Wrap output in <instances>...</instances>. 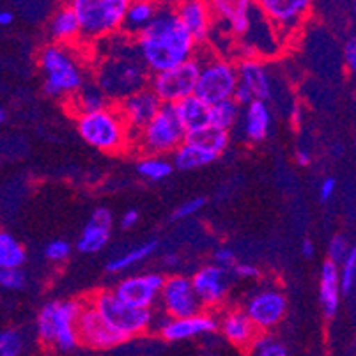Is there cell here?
<instances>
[{
  "instance_id": "6da1fadb",
  "label": "cell",
  "mask_w": 356,
  "mask_h": 356,
  "mask_svg": "<svg viewBox=\"0 0 356 356\" xmlns=\"http://www.w3.org/2000/svg\"><path fill=\"white\" fill-rule=\"evenodd\" d=\"M138 55L149 74L161 73L193 59L199 50L192 35L177 20L174 4H161L154 20L135 38Z\"/></svg>"
},
{
  "instance_id": "7a4b0ae2",
  "label": "cell",
  "mask_w": 356,
  "mask_h": 356,
  "mask_svg": "<svg viewBox=\"0 0 356 356\" xmlns=\"http://www.w3.org/2000/svg\"><path fill=\"white\" fill-rule=\"evenodd\" d=\"M99 43L105 44L106 51L96 64L92 82L99 87L110 105H118L129 95L147 87L151 74L142 63L135 40L118 32Z\"/></svg>"
},
{
  "instance_id": "3957f363",
  "label": "cell",
  "mask_w": 356,
  "mask_h": 356,
  "mask_svg": "<svg viewBox=\"0 0 356 356\" xmlns=\"http://www.w3.org/2000/svg\"><path fill=\"white\" fill-rule=\"evenodd\" d=\"M38 64L44 76V95L51 98L67 99L87 82L86 70L76 55V47L59 43L44 44L38 55Z\"/></svg>"
},
{
  "instance_id": "277c9868",
  "label": "cell",
  "mask_w": 356,
  "mask_h": 356,
  "mask_svg": "<svg viewBox=\"0 0 356 356\" xmlns=\"http://www.w3.org/2000/svg\"><path fill=\"white\" fill-rule=\"evenodd\" d=\"M82 309L83 300H57L43 305L35 319L38 341L44 348H55L63 353L73 351L79 346L76 319Z\"/></svg>"
},
{
  "instance_id": "5b68a950",
  "label": "cell",
  "mask_w": 356,
  "mask_h": 356,
  "mask_svg": "<svg viewBox=\"0 0 356 356\" xmlns=\"http://www.w3.org/2000/svg\"><path fill=\"white\" fill-rule=\"evenodd\" d=\"M76 129L86 144L102 153L115 154L131 149V131L115 105L76 118Z\"/></svg>"
},
{
  "instance_id": "8992f818",
  "label": "cell",
  "mask_w": 356,
  "mask_h": 356,
  "mask_svg": "<svg viewBox=\"0 0 356 356\" xmlns=\"http://www.w3.org/2000/svg\"><path fill=\"white\" fill-rule=\"evenodd\" d=\"M86 300L99 314L103 323L119 339H122V342L131 341L135 337L147 333L154 323L153 310L134 309V307L126 305L112 291L102 289L98 293L90 294Z\"/></svg>"
},
{
  "instance_id": "52a82bcc",
  "label": "cell",
  "mask_w": 356,
  "mask_h": 356,
  "mask_svg": "<svg viewBox=\"0 0 356 356\" xmlns=\"http://www.w3.org/2000/svg\"><path fill=\"white\" fill-rule=\"evenodd\" d=\"M186 138L183 124L177 119L172 105H161L144 128L131 135V149L142 156H161L172 154Z\"/></svg>"
},
{
  "instance_id": "ba28073f",
  "label": "cell",
  "mask_w": 356,
  "mask_h": 356,
  "mask_svg": "<svg viewBox=\"0 0 356 356\" xmlns=\"http://www.w3.org/2000/svg\"><path fill=\"white\" fill-rule=\"evenodd\" d=\"M129 0H73L80 41H102L121 32Z\"/></svg>"
},
{
  "instance_id": "9c48e42d",
  "label": "cell",
  "mask_w": 356,
  "mask_h": 356,
  "mask_svg": "<svg viewBox=\"0 0 356 356\" xmlns=\"http://www.w3.org/2000/svg\"><path fill=\"white\" fill-rule=\"evenodd\" d=\"M197 59L200 63V71L193 96L209 106L232 98V92L238 87L234 60L222 57L213 50H206L204 47L197 50Z\"/></svg>"
},
{
  "instance_id": "30bf717a",
  "label": "cell",
  "mask_w": 356,
  "mask_h": 356,
  "mask_svg": "<svg viewBox=\"0 0 356 356\" xmlns=\"http://www.w3.org/2000/svg\"><path fill=\"white\" fill-rule=\"evenodd\" d=\"M199 71L200 63L195 54L193 59L186 60L179 66L151 74L147 87L156 95L161 105H176L181 99L193 96Z\"/></svg>"
},
{
  "instance_id": "8fae6325",
  "label": "cell",
  "mask_w": 356,
  "mask_h": 356,
  "mask_svg": "<svg viewBox=\"0 0 356 356\" xmlns=\"http://www.w3.org/2000/svg\"><path fill=\"white\" fill-rule=\"evenodd\" d=\"M243 312L254 323L259 333H268L277 328L287 314V298L280 289L268 287L252 294Z\"/></svg>"
},
{
  "instance_id": "7c38bea8",
  "label": "cell",
  "mask_w": 356,
  "mask_h": 356,
  "mask_svg": "<svg viewBox=\"0 0 356 356\" xmlns=\"http://www.w3.org/2000/svg\"><path fill=\"white\" fill-rule=\"evenodd\" d=\"M158 303H160L161 310H163L168 319L192 317L204 310L195 291H193L192 280H190V277H184V275L165 277Z\"/></svg>"
},
{
  "instance_id": "4fadbf2b",
  "label": "cell",
  "mask_w": 356,
  "mask_h": 356,
  "mask_svg": "<svg viewBox=\"0 0 356 356\" xmlns=\"http://www.w3.org/2000/svg\"><path fill=\"white\" fill-rule=\"evenodd\" d=\"M165 277L161 273H142L128 277L115 286L112 293L134 309L153 310L158 305Z\"/></svg>"
},
{
  "instance_id": "5bb4252c",
  "label": "cell",
  "mask_w": 356,
  "mask_h": 356,
  "mask_svg": "<svg viewBox=\"0 0 356 356\" xmlns=\"http://www.w3.org/2000/svg\"><path fill=\"white\" fill-rule=\"evenodd\" d=\"M190 280H192L193 291L199 298L200 305L202 309H208V312L220 309L227 300L229 287H231V271L209 264L197 270Z\"/></svg>"
},
{
  "instance_id": "9a60e30c",
  "label": "cell",
  "mask_w": 356,
  "mask_h": 356,
  "mask_svg": "<svg viewBox=\"0 0 356 356\" xmlns=\"http://www.w3.org/2000/svg\"><path fill=\"white\" fill-rule=\"evenodd\" d=\"M76 335H79V344L89 349H96V351H106V349L118 348L122 344V339H119L103 323L99 314L92 309V305L86 298H83L82 312L76 319Z\"/></svg>"
},
{
  "instance_id": "2e32d148",
  "label": "cell",
  "mask_w": 356,
  "mask_h": 356,
  "mask_svg": "<svg viewBox=\"0 0 356 356\" xmlns=\"http://www.w3.org/2000/svg\"><path fill=\"white\" fill-rule=\"evenodd\" d=\"M255 6L275 31L286 35L303 24L312 9V2L309 0H261L255 2Z\"/></svg>"
},
{
  "instance_id": "e0dca14e",
  "label": "cell",
  "mask_w": 356,
  "mask_h": 356,
  "mask_svg": "<svg viewBox=\"0 0 356 356\" xmlns=\"http://www.w3.org/2000/svg\"><path fill=\"white\" fill-rule=\"evenodd\" d=\"M218 330V317L213 312H199L192 317H181V319H167L158 326L160 337L167 342L192 341L200 335H208Z\"/></svg>"
},
{
  "instance_id": "ac0fdd59",
  "label": "cell",
  "mask_w": 356,
  "mask_h": 356,
  "mask_svg": "<svg viewBox=\"0 0 356 356\" xmlns=\"http://www.w3.org/2000/svg\"><path fill=\"white\" fill-rule=\"evenodd\" d=\"M115 106H118L119 114L124 119L126 126L134 135L158 114V110L161 108V102L156 98L153 90L149 87H144V89L137 90L122 102H119Z\"/></svg>"
},
{
  "instance_id": "d6986e66",
  "label": "cell",
  "mask_w": 356,
  "mask_h": 356,
  "mask_svg": "<svg viewBox=\"0 0 356 356\" xmlns=\"http://www.w3.org/2000/svg\"><path fill=\"white\" fill-rule=\"evenodd\" d=\"M174 11H176L177 20L195 40V43L199 47H204V43L208 41L209 34H211L213 25H215V16H213L209 2L186 0V2L174 4Z\"/></svg>"
},
{
  "instance_id": "ffe728a7",
  "label": "cell",
  "mask_w": 356,
  "mask_h": 356,
  "mask_svg": "<svg viewBox=\"0 0 356 356\" xmlns=\"http://www.w3.org/2000/svg\"><path fill=\"white\" fill-rule=\"evenodd\" d=\"M211 6L215 24L227 27L232 35L243 38L250 29L252 11H254V2L248 0H215L209 2Z\"/></svg>"
},
{
  "instance_id": "44dd1931",
  "label": "cell",
  "mask_w": 356,
  "mask_h": 356,
  "mask_svg": "<svg viewBox=\"0 0 356 356\" xmlns=\"http://www.w3.org/2000/svg\"><path fill=\"white\" fill-rule=\"evenodd\" d=\"M112 223H114V216H112L110 209L96 208L92 215H90V218L87 220L80 238L76 239V245H74L76 250L82 252V254L102 252L110 239Z\"/></svg>"
},
{
  "instance_id": "7402d4cb",
  "label": "cell",
  "mask_w": 356,
  "mask_h": 356,
  "mask_svg": "<svg viewBox=\"0 0 356 356\" xmlns=\"http://www.w3.org/2000/svg\"><path fill=\"white\" fill-rule=\"evenodd\" d=\"M218 330L223 339L238 349H250L259 332L243 309L223 310L218 317Z\"/></svg>"
},
{
  "instance_id": "603a6c76",
  "label": "cell",
  "mask_w": 356,
  "mask_h": 356,
  "mask_svg": "<svg viewBox=\"0 0 356 356\" xmlns=\"http://www.w3.org/2000/svg\"><path fill=\"white\" fill-rule=\"evenodd\" d=\"M236 64L238 83L250 90L255 102H264L271 98V79L266 66L259 57H241Z\"/></svg>"
},
{
  "instance_id": "cb8c5ba5",
  "label": "cell",
  "mask_w": 356,
  "mask_h": 356,
  "mask_svg": "<svg viewBox=\"0 0 356 356\" xmlns=\"http://www.w3.org/2000/svg\"><path fill=\"white\" fill-rule=\"evenodd\" d=\"M48 32H50L51 40H54L51 43L76 47V43L80 41V25L70 4L60 6L51 15L50 24H48Z\"/></svg>"
},
{
  "instance_id": "d4e9b609",
  "label": "cell",
  "mask_w": 356,
  "mask_h": 356,
  "mask_svg": "<svg viewBox=\"0 0 356 356\" xmlns=\"http://www.w3.org/2000/svg\"><path fill=\"white\" fill-rule=\"evenodd\" d=\"M271 128V112L268 103L252 102L243 112V135L252 144H259L268 137Z\"/></svg>"
},
{
  "instance_id": "484cf974",
  "label": "cell",
  "mask_w": 356,
  "mask_h": 356,
  "mask_svg": "<svg viewBox=\"0 0 356 356\" xmlns=\"http://www.w3.org/2000/svg\"><path fill=\"white\" fill-rule=\"evenodd\" d=\"M341 286H339V266L326 261L319 273V302L326 317H335L341 307Z\"/></svg>"
},
{
  "instance_id": "4316f807",
  "label": "cell",
  "mask_w": 356,
  "mask_h": 356,
  "mask_svg": "<svg viewBox=\"0 0 356 356\" xmlns=\"http://www.w3.org/2000/svg\"><path fill=\"white\" fill-rule=\"evenodd\" d=\"M160 2H149V0H134L128 2L124 20H122L121 32L131 40H135L156 16Z\"/></svg>"
},
{
  "instance_id": "83f0119b",
  "label": "cell",
  "mask_w": 356,
  "mask_h": 356,
  "mask_svg": "<svg viewBox=\"0 0 356 356\" xmlns=\"http://www.w3.org/2000/svg\"><path fill=\"white\" fill-rule=\"evenodd\" d=\"M108 99L105 98L99 87L96 86L92 80L86 82L80 87L73 96L66 99V106L74 118H80L83 114H90V112H96V110H102L105 106H108Z\"/></svg>"
},
{
  "instance_id": "f1b7e54d",
  "label": "cell",
  "mask_w": 356,
  "mask_h": 356,
  "mask_svg": "<svg viewBox=\"0 0 356 356\" xmlns=\"http://www.w3.org/2000/svg\"><path fill=\"white\" fill-rule=\"evenodd\" d=\"M172 106L177 119H179V122L183 124L186 134L195 131V129H200L204 128V126L209 124V105L200 102V99L195 98V96L181 99L179 103H176V105Z\"/></svg>"
},
{
  "instance_id": "f546056e",
  "label": "cell",
  "mask_w": 356,
  "mask_h": 356,
  "mask_svg": "<svg viewBox=\"0 0 356 356\" xmlns=\"http://www.w3.org/2000/svg\"><path fill=\"white\" fill-rule=\"evenodd\" d=\"M184 140L218 158L220 154L225 153V149L229 147L231 135H229V131H223V129H218L215 128V126L208 124L204 126V128L186 134V138H184Z\"/></svg>"
},
{
  "instance_id": "4dcf8cb0",
  "label": "cell",
  "mask_w": 356,
  "mask_h": 356,
  "mask_svg": "<svg viewBox=\"0 0 356 356\" xmlns=\"http://www.w3.org/2000/svg\"><path fill=\"white\" fill-rule=\"evenodd\" d=\"M215 160L216 156L184 140L172 153V161L170 163L177 170H195V168H202L206 165L213 163Z\"/></svg>"
},
{
  "instance_id": "1f68e13d",
  "label": "cell",
  "mask_w": 356,
  "mask_h": 356,
  "mask_svg": "<svg viewBox=\"0 0 356 356\" xmlns=\"http://www.w3.org/2000/svg\"><path fill=\"white\" fill-rule=\"evenodd\" d=\"M27 261L25 247L13 234L0 231V270L22 268Z\"/></svg>"
},
{
  "instance_id": "d6a6232c",
  "label": "cell",
  "mask_w": 356,
  "mask_h": 356,
  "mask_svg": "<svg viewBox=\"0 0 356 356\" xmlns=\"http://www.w3.org/2000/svg\"><path fill=\"white\" fill-rule=\"evenodd\" d=\"M156 248H158V239H151V241L142 243V245H138V247L126 252L124 255H119V257L112 259V261L106 264V271H108V273H121V271L128 270V268L135 266V264L142 262L144 259H147L149 255L156 250Z\"/></svg>"
},
{
  "instance_id": "836d02e7",
  "label": "cell",
  "mask_w": 356,
  "mask_h": 356,
  "mask_svg": "<svg viewBox=\"0 0 356 356\" xmlns=\"http://www.w3.org/2000/svg\"><path fill=\"white\" fill-rule=\"evenodd\" d=\"M239 115H241V108L232 102V98L223 99L209 106V126L231 131L238 124Z\"/></svg>"
},
{
  "instance_id": "e575fe53",
  "label": "cell",
  "mask_w": 356,
  "mask_h": 356,
  "mask_svg": "<svg viewBox=\"0 0 356 356\" xmlns=\"http://www.w3.org/2000/svg\"><path fill=\"white\" fill-rule=\"evenodd\" d=\"M174 167L170 160L161 156H142L137 161V172L147 181H161L172 174Z\"/></svg>"
},
{
  "instance_id": "d590c367",
  "label": "cell",
  "mask_w": 356,
  "mask_h": 356,
  "mask_svg": "<svg viewBox=\"0 0 356 356\" xmlns=\"http://www.w3.org/2000/svg\"><path fill=\"white\" fill-rule=\"evenodd\" d=\"M355 284H356V250L349 252L346 261L339 266V286H341L342 296H353L355 293Z\"/></svg>"
},
{
  "instance_id": "8d00e7d4",
  "label": "cell",
  "mask_w": 356,
  "mask_h": 356,
  "mask_svg": "<svg viewBox=\"0 0 356 356\" xmlns=\"http://www.w3.org/2000/svg\"><path fill=\"white\" fill-rule=\"evenodd\" d=\"M25 351V337L20 330H0V356H22Z\"/></svg>"
},
{
  "instance_id": "74e56055",
  "label": "cell",
  "mask_w": 356,
  "mask_h": 356,
  "mask_svg": "<svg viewBox=\"0 0 356 356\" xmlns=\"http://www.w3.org/2000/svg\"><path fill=\"white\" fill-rule=\"evenodd\" d=\"M250 349L255 356H287L286 346L277 341L271 333H259Z\"/></svg>"
},
{
  "instance_id": "f35d334b",
  "label": "cell",
  "mask_w": 356,
  "mask_h": 356,
  "mask_svg": "<svg viewBox=\"0 0 356 356\" xmlns=\"http://www.w3.org/2000/svg\"><path fill=\"white\" fill-rule=\"evenodd\" d=\"M351 250V243L344 234L333 236L328 243V262H332L335 266H341Z\"/></svg>"
},
{
  "instance_id": "ab89813d",
  "label": "cell",
  "mask_w": 356,
  "mask_h": 356,
  "mask_svg": "<svg viewBox=\"0 0 356 356\" xmlns=\"http://www.w3.org/2000/svg\"><path fill=\"white\" fill-rule=\"evenodd\" d=\"M27 284V275L22 268H6L0 270V287L11 291L24 289Z\"/></svg>"
},
{
  "instance_id": "60d3db41",
  "label": "cell",
  "mask_w": 356,
  "mask_h": 356,
  "mask_svg": "<svg viewBox=\"0 0 356 356\" xmlns=\"http://www.w3.org/2000/svg\"><path fill=\"white\" fill-rule=\"evenodd\" d=\"M73 247L66 239H54L44 247V257L51 262H64L70 259Z\"/></svg>"
},
{
  "instance_id": "b9f144b4",
  "label": "cell",
  "mask_w": 356,
  "mask_h": 356,
  "mask_svg": "<svg viewBox=\"0 0 356 356\" xmlns=\"http://www.w3.org/2000/svg\"><path fill=\"white\" fill-rule=\"evenodd\" d=\"M208 200L204 199V197H195V199H190L186 202H183L177 209H174L172 213V220H183V218H188V216L195 215L199 213L200 209L206 206Z\"/></svg>"
},
{
  "instance_id": "7bdbcfd3",
  "label": "cell",
  "mask_w": 356,
  "mask_h": 356,
  "mask_svg": "<svg viewBox=\"0 0 356 356\" xmlns=\"http://www.w3.org/2000/svg\"><path fill=\"white\" fill-rule=\"evenodd\" d=\"M213 264L225 271H232V268L238 264V255L232 248L229 247H222V248H216L215 254H213Z\"/></svg>"
},
{
  "instance_id": "ee69618b",
  "label": "cell",
  "mask_w": 356,
  "mask_h": 356,
  "mask_svg": "<svg viewBox=\"0 0 356 356\" xmlns=\"http://www.w3.org/2000/svg\"><path fill=\"white\" fill-rule=\"evenodd\" d=\"M231 275H236V277L243 278V280H255V278L261 277V270H259L255 264H248V262H238V264L232 268Z\"/></svg>"
},
{
  "instance_id": "f6af8a7d",
  "label": "cell",
  "mask_w": 356,
  "mask_h": 356,
  "mask_svg": "<svg viewBox=\"0 0 356 356\" xmlns=\"http://www.w3.org/2000/svg\"><path fill=\"white\" fill-rule=\"evenodd\" d=\"M232 102H234L239 108H245V106H248L252 102H255V99L254 96L250 95V90L245 89V87L238 83V87H236L234 92H232Z\"/></svg>"
},
{
  "instance_id": "bcb514c9",
  "label": "cell",
  "mask_w": 356,
  "mask_h": 356,
  "mask_svg": "<svg viewBox=\"0 0 356 356\" xmlns=\"http://www.w3.org/2000/svg\"><path fill=\"white\" fill-rule=\"evenodd\" d=\"M344 63H346V66H348L349 71L356 70V41H355V38L348 40V43H346Z\"/></svg>"
},
{
  "instance_id": "7dc6e473",
  "label": "cell",
  "mask_w": 356,
  "mask_h": 356,
  "mask_svg": "<svg viewBox=\"0 0 356 356\" xmlns=\"http://www.w3.org/2000/svg\"><path fill=\"white\" fill-rule=\"evenodd\" d=\"M337 190V179L335 177H325V181L319 186V197H321L323 202H328L330 199L333 197Z\"/></svg>"
},
{
  "instance_id": "c3c4849f",
  "label": "cell",
  "mask_w": 356,
  "mask_h": 356,
  "mask_svg": "<svg viewBox=\"0 0 356 356\" xmlns=\"http://www.w3.org/2000/svg\"><path fill=\"white\" fill-rule=\"evenodd\" d=\"M140 220V215H138L137 209H128V211L122 213L121 216V227L122 229H134L135 225Z\"/></svg>"
},
{
  "instance_id": "681fc988",
  "label": "cell",
  "mask_w": 356,
  "mask_h": 356,
  "mask_svg": "<svg viewBox=\"0 0 356 356\" xmlns=\"http://www.w3.org/2000/svg\"><path fill=\"white\" fill-rule=\"evenodd\" d=\"M294 161H296L300 167H309L312 163V154L307 151V149H298L296 153H294Z\"/></svg>"
},
{
  "instance_id": "f907efd6",
  "label": "cell",
  "mask_w": 356,
  "mask_h": 356,
  "mask_svg": "<svg viewBox=\"0 0 356 356\" xmlns=\"http://www.w3.org/2000/svg\"><path fill=\"white\" fill-rule=\"evenodd\" d=\"M302 254L305 259H312L314 254H316V245L310 239H303L302 243Z\"/></svg>"
},
{
  "instance_id": "816d5d0a",
  "label": "cell",
  "mask_w": 356,
  "mask_h": 356,
  "mask_svg": "<svg viewBox=\"0 0 356 356\" xmlns=\"http://www.w3.org/2000/svg\"><path fill=\"white\" fill-rule=\"evenodd\" d=\"M13 22H15V15H13V11L2 9V11H0V27H8V25H11Z\"/></svg>"
},
{
  "instance_id": "f5cc1de1",
  "label": "cell",
  "mask_w": 356,
  "mask_h": 356,
  "mask_svg": "<svg viewBox=\"0 0 356 356\" xmlns=\"http://www.w3.org/2000/svg\"><path fill=\"white\" fill-rule=\"evenodd\" d=\"M163 262L167 264V266H177V262H179V257L174 254H167L163 257Z\"/></svg>"
},
{
  "instance_id": "db71d44e",
  "label": "cell",
  "mask_w": 356,
  "mask_h": 356,
  "mask_svg": "<svg viewBox=\"0 0 356 356\" xmlns=\"http://www.w3.org/2000/svg\"><path fill=\"white\" fill-rule=\"evenodd\" d=\"M291 119H293L294 124H298V122L302 121V110H300V108H298V106H296V108L293 110V115H291Z\"/></svg>"
},
{
  "instance_id": "11a10c76",
  "label": "cell",
  "mask_w": 356,
  "mask_h": 356,
  "mask_svg": "<svg viewBox=\"0 0 356 356\" xmlns=\"http://www.w3.org/2000/svg\"><path fill=\"white\" fill-rule=\"evenodd\" d=\"M6 119H8V112H6V110L0 106V124H2V122H6Z\"/></svg>"
},
{
  "instance_id": "9f6ffc18",
  "label": "cell",
  "mask_w": 356,
  "mask_h": 356,
  "mask_svg": "<svg viewBox=\"0 0 356 356\" xmlns=\"http://www.w3.org/2000/svg\"><path fill=\"white\" fill-rule=\"evenodd\" d=\"M0 231H2V229H0Z\"/></svg>"
}]
</instances>
